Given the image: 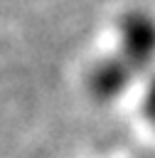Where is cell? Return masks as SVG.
<instances>
[{
	"instance_id": "cell-1",
	"label": "cell",
	"mask_w": 155,
	"mask_h": 158,
	"mask_svg": "<svg viewBox=\"0 0 155 158\" xmlns=\"http://www.w3.org/2000/svg\"><path fill=\"white\" fill-rule=\"evenodd\" d=\"M125 49L133 59H148L155 52V27L140 20H130L125 25Z\"/></svg>"
},
{
	"instance_id": "cell-2",
	"label": "cell",
	"mask_w": 155,
	"mask_h": 158,
	"mask_svg": "<svg viewBox=\"0 0 155 158\" xmlns=\"http://www.w3.org/2000/svg\"><path fill=\"white\" fill-rule=\"evenodd\" d=\"M148 114L155 118V86H153L150 94H148Z\"/></svg>"
}]
</instances>
